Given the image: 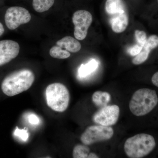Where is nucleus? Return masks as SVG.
<instances>
[{"label": "nucleus", "mask_w": 158, "mask_h": 158, "mask_svg": "<svg viewBox=\"0 0 158 158\" xmlns=\"http://www.w3.org/2000/svg\"><path fill=\"white\" fill-rule=\"evenodd\" d=\"M35 80V76L28 69L16 71L4 79L2 84L3 93L8 96L17 95L28 90Z\"/></svg>", "instance_id": "nucleus-1"}, {"label": "nucleus", "mask_w": 158, "mask_h": 158, "mask_svg": "<svg viewBox=\"0 0 158 158\" xmlns=\"http://www.w3.org/2000/svg\"><path fill=\"white\" fill-rule=\"evenodd\" d=\"M158 97L155 90L142 88L136 90L129 103V109L133 114L137 116H145L158 104Z\"/></svg>", "instance_id": "nucleus-2"}, {"label": "nucleus", "mask_w": 158, "mask_h": 158, "mask_svg": "<svg viewBox=\"0 0 158 158\" xmlns=\"http://www.w3.org/2000/svg\"><path fill=\"white\" fill-rule=\"evenodd\" d=\"M155 138L146 134H139L128 138L125 142V152L129 158H141L148 155L156 147Z\"/></svg>", "instance_id": "nucleus-3"}, {"label": "nucleus", "mask_w": 158, "mask_h": 158, "mask_svg": "<svg viewBox=\"0 0 158 158\" xmlns=\"http://www.w3.org/2000/svg\"><path fill=\"white\" fill-rule=\"evenodd\" d=\"M45 93L48 106L51 109L60 113L67 110L70 94L65 85L59 83L51 84L46 88Z\"/></svg>", "instance_id": "nucleus-4"}, {"label": "nucleus", "mask_w": 158, "mask_h": 158, "mask_svg": "<svg viewBox=\"0 0 158 158\" xmlns=\"http://www.w3.org/2000/svg\"><path fill=\"white\" fill-rule=\"evenodd\" d=\"M114 131L110 126H90L82 134L81 140L83 144L91 145L97 142L107 141L113 137Z\"/></svg>", "instance_id": "nucleus-5"}, {"label": "nucleus", "mask_w": 158, "mask_h": 158, "mask_svg": "<svg viewBox=\"0 0 158 158\" xmlns=\"http://www.w3.org/2000/svg\"><path fill=\"white\" fill-rule=\"evenodd\" d=\"M92 21V15L87 10H78L73 13L72 21L74 25V35L76 39L80 40L85 39Z\"/></svg>", "instance_id": "nucleus-6"}, {"label": "nucleus", "mask_w": 158, "mask_h": 158, "mask_svg": "<svg viewBox=\"0 0 158 158\" xmlns=\"http://www.w3.org/2000/svg\"><path fill=\"white\" fill-rule=\"evenodd\" d=\"M31 15L25 8L19 6L9 8L6 11L5 21L6 26L10 30H14L21 25L29 23Z\"/></svg>", "instance_id": "nucleus-7"}, {"label": "nucleus", "mask_w": 158, "mask_h": 158, "mask_svg": "<svg viewBox=\"0 0 158 158\" xmlns=\"http://www.w3.org/2000/svg\"><path fill=\"white\" fill-rule=\"evenodd\" d=\"M120 109L116 105L106 106L101 108L94 113L93 120L97 124L104 126H111L117 123L119 118Z\"/></svg>", "instance_id": "nucleus-8"}, {"label": "nucleus", "mask_w": 158, "mask_h": 158, "mask_svg": "<svg viewBox=\"0 0 158 158\" xmlns=\"http://www.w3.org/2000/svg\"><path fill=\"white\" fill-rule=\"evenodd\" d=\"M19 44L11 40L0 41V66L9 63L19 54Z\"/></svg>", "instance_id": "nucleus-9"}, {"label": "nucleus", "mask_w": 158, "mask_h": 158, "mask_svg": "<svg viewBox=\"0 0 158 158\" xmlns=\"http://www.w3.org/2000/svg\"><path fill=\"white\" fill-rule=\"evenodd\" d=\"M158 47V36L152 35L147 38L142 50L139 54L132 59L133 64L139 65L145 62L149 56L150 53L154 49Z\"/></svg>", "instance_id": "nucleus-10"}, {"label": "nucleus", "mask_w": 158, "mask_h": 158, "mask_svg": "<svg viewBox=\"0 0 158 158\" xmlns=\"http://www.w3.org/2000/svg\"><path fill=\"white\" fill-rule=\"evenodd\" d=\"M129 22L127 12L112 15L110 20L112 31L117 34L122 33L126 30Z\"/></svg>", "instance_id": "nucleus-11"}, {"label": "nucleus", "mask_w": 158, "mask_h": 158, "mask_svg": "<svg viewBox=\"0 0 158 158\" xmlns=\"http://www.w3.org/2000/svg\"><path fill=\"white\" fill-rule=\"evenodd\" d=\"M105 10L108 15H114L127 12V6L123 0H106Z\"/></svg>", "instance_id": "nucleus-12"}, {"label": "nucleus", "mask_w": 158, "mask_h": 158, "mask_svg": "<svg viewBox=\"0 0 158 158\" xmlns=\"http://www.w3.org/2000/svg\"><path fill=\"white\" fill-rule=\"evenodd\" d=\"M56 44L69 52L77 53L81 48V45L78 40L71 36H66L59 40L56 43Z\"/></svg>", "instance_id": "nucleus-13"}, {"label": "nucleus", "mask_w": 158, "mask_h": 158, "mask_svg": "<svg viewBox=\"0 0 158 158\" xmlns=\"http://www.w3.org/2000/svg\"><path fill=\"white\" fill-rule=\"evenodd\" d=\"M111 99L110 94L107 92L97 91L94 93L92 100L94 103L97 106L102 108L107 106L108 103Z\"/></svg>", "instance_id": "nucleus-14"}, {"label": "nucleus", "mask_w": 158, "mask_h": 158, "mask_svg": "<svg viewBox=\"0 0 158 158\" xmlns=\"http://www.w3.org/2000/svg\"><path fill=\"white\" fill-rule=\"evenodd\" d=\"M98 66V62L95 59H92L87 64H82L78 69L79 76L82 77L88 76L96 70Z\"/></svg>", "instance_id": "nucleus-15"}, {"label": "nucleus", "mask_w": 158, "mask_h": 158, "mask_svg": "<svg viewBox=\"0 0 158 158\" xmlns=\"http://www.w3.org/2000/svg\"><path fill=\"white\" fill-rule=\"evenodd\" d=\"M32 6L35 11L42 13L52 7L55 0H32Z\"/></svg>", "instance_id": "nucleus-16"}, {"label": "nucleus", "mask_w": 158, "mask_h": 158, "mask_svg": "<svg viewBox=\"0 0 158 158\" xmlns=\"http://www.w3.org/2000/svg\"><path fill=\"white\" fill-rule=\"evenodd\" d=\"M51 57L55 59H66L70 56V53L59 46L52 47L49 51Z\"/></svg>", "instance_id": "nucleus-17"}, {"label": "nucleus", "mask_w": 158, "mask_h": 158, "mask_svg": "<svg viewBox=\"0 0 158 158\" xmlns=\"http://www.w3.org/2000/svg\"><path fill=\"white\" fill-rule=\"evenodd\" d=\"M90 150L88 145L77 144L74 148L73 156L74 158H88Z\"/></svg>", "instance_id": "nucleus-18"}, {"label": "nucleus", "mask_w": 158, "mask_h": 158, "mask_svg": "<svg viewBox=\"0 0 158 158\" xmlns=\"http://www.w3.org/2000/svg\"><path fill=\"white\" fill-rule=\"evenodd\" d=\"M135 35L137 44L143 47L147 39L146 33L144 31L136 30Z\"/></svg>", "instance_id": "nucleus-19"}, {"label": "nucleus", "mask_w": 158, "mask_h": 158, "mask_svg": "<svg viewBox=\"0 0 158 158\" xmlns=\"http://www.w3.org/2000/svg\"><path fill=\"white\" fill-rule=\"evenodd\" d=\"M14 134L15 136H18L20 138H21L23 141H27L28 138V133L27 132V131L25 129L20 130L18 128L16 127V129L15 131Z\"/></svg>", "instance_id": "nucleus-20"}, {"label": "nucleus", "mask_w": 158, "mask_h": 158, "mask_svg": "<svg viewBox=\"0 0 158 158\" xmlns=\"http://www.w3.org/2000/svg\"><path fill=\"white\" fill-rule=\"evenodd\" d=\"M143 47L138 44H135L131 47L130 48L129 50V53L132 56H135L141 52Z\"/></svg>", "instance_id": "nucleus-21"}, {"label": "nucleus", "mask_w": 158, "mask_h": 158, "mask_svg": "<svg viewBox=\"0 0 158 158\" xmlns=\"http://www.w3.org/2000/svg\"><path fill=\"white\" fill-rule=\"evenodd\" d=\"M28 120L29 123L32 124L36 125L38 124L39 123V118L34 114H32L29 116Z\"/></svg>", "instance_id": "nucleus-22"}, {"label": "nucleus", "mask_w": 158, "mask_h": 158, "mask_svg": "<svg viewBox=\"0 0 158 158\" xmlns=\"http://www.w3.org/2000/svg\"><path fill=\"white\" fill-rule=\"evenodd\" d=\"M152 82L155 86L158 88V71L153 75L152 77Z\"/></svg>", "instance_id": "nucleus-23"}, {"label": "nucleus", "mask_w": 158, "mask_h": 158, "mask_svg": "<svg viewBox=\"0 0 158 158\" xmlns=\"http://www.w3.org/2000/svg\"><path fill=\"white\" fill-rule=\"evenodd\" d=\"M99 158L98 156L96 154L94 153L91 152L89 153V155L88 156V158Z\"/></svg>", "instance_id": "nucleus-24"}, {"label": "nucleus", "mask_w": 158, "mask_h": 158, "mask_svg": "<svg viewBox=\"0 0 158 158\" xmlns=\"http://www.w3.org/2000/svg\"><path fill=\"white\" fill-rule=\"evenodd\" d=\"M4 32H5V29H4L2 24L0 22V36L3 35Z\"/></svg>", "instance_id": "nucleus-25"}, {"label": "nucleus", "mask_w": 158, "mask_h": 158, "mask_svg": "<svg viewBox=\"0 0 158 158\" xmlns=\"http://www.w3.org/2000/svg\"><path fill=\"white\" fill-rule=\"evenodd\" d=\"M157 2H158V0H157Z\"/></svg>", "instance_id": "nucleus-26"}]
</instances>
